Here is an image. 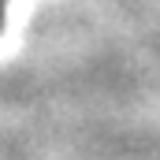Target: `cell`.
<instances>
[{"label":"cell","mask_w":160,"mask_h":160,"mask_svg":"<svg viewBox=\"0 0 160 160\" xmlns=\"http://www.w3.org/2000/svg\"><path fill=\"white\" fill-rule=\"evenodd\" d=\"M0 8H4V0H0Z\"/></svg>","instance_id":"obj_1"}]
</instances>
